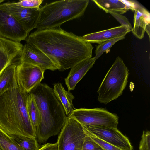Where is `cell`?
Instances as JSON below:
<instances>
[{
	"label": "cell",
	"mask_w": 150,
	"mask_h": 150,
	"mask_svg": "<svg viewBox=\"0 0 150 150\" xmlns=\"http://www.w3.org/2000/svg\"><path fill=\"white\" fill-rule=\"evenodd\" d=\"M139 150H150V132L143 131L139 145Z\"/></svg>",
	"instance_id": "cell-27"
},
{
	"label": "cell",
	"mask_w": 150,
	"mask_h": 150,
	"mask_svg": "<svg viewBox=\"0 0 150 150\" xmlns=\"http://www.w3.org/2000/svg\"><path fill=\"white\" fill-rule=\"evenodd\" d=\"M86 135L83 126L72 117L67 116L56 142L57 150H81Z\"/></svg>",
	"instance_id": "cell-7"
},
{
	"label": "cell",
	"mask_w": 150,
	"mask_h": 150,
	"mask_svg": "<svg viewBox=\"0 0 150 150\" xmlns=\"http://www.w3.org/2000/svg\"><path fill=\"white\" fill-rule=\"evenodd\" d=\"M29 33L6 9L0 4V36L21 42L25 40Z\"/></svg>",
	"instance_id": "cell-9"
},
{
	"label": "cell",
	"mask_w": 150,
	"mask_h": 150,
	"mask_svg": "<svg viewBox=\"0 0 150 150\" xmlns=\"http://www.w3.org/2000/svg\"><path fill=\"white\" fill-rule=\"evenodd\" d=\"M81 150H103L98 144L86 134Z\"/></svg>",
	"instance_id": "cell-25"
},
{
	"label": "cell",
	"mask_w": 150,
	"mask_h": 150,
	"mask_svg": "<svg viewBox=\"0 0 150 150\" xmlns=\"http://www.w3.org/2000/svg\"><path fill=\"white\" fill-rule=\"evenodd\" d=\"M20 62L36 65L45 72L47 70L54 71L57 69L54 64L45 53L38 49L26 43L23 45Z\"/></svg>",
	"instance_id": "cell-12"
},
{
	"label": "cell",
	"mask_w": 150,
	"mask_h": 150,
	"mask_svg": "<svg viewBox=\"0 0 150 150\" xmlns=\"http://www.w3.org/2000/svg\"><path fill=\"white\" fill-rule=\"evenodd\" d=\"M96 60L94 57L83 60L77 64L71 69L65 81L68 91L74 90L77 83L91 68Z\"/></svg>",
	"instance_id": "cell-15"
},
{
	"label": "cell",
	"mask_w": 150,
	"mask_h": 150,
	"mask_svg": "<svg viewBox=\"0 0 150 150\" xmlns=\"http://www.w3.org/2000/svg\"><path fill=\"white\" fill-rule=\"evenodd\" d=\"M27 108L30 119L35 131L40 120V112L35 98L30 93L28 96Z\"/></svg>",
	"instance_id": "cell-19"
},
{
	"label": "cell",
	"mask_w": 150,
	"mask_h": 150,
	"mask_svg": "<svg viewBox=\"0 0 150 150\" xmlns=\"http://www.w3.org/2000/svg\"><path fill=\"white\" fill-rule=\"evenodd\" d=\"M0 148L2 150H24L14 141L11 137L0 128Z\"/></svg>",
	"instance_id": "cell-21"
},
{
	"label": "cell",
	"mask_w": 150,
	"mask_h": 150,
	"mask_svg": "<svg viewBox=\"0 0 150 150\" xmlns=\"http://www.w3.org/2000/svg\"><path fill=\"white\" fill-rule=\"evenodd\" d=\"M13 64L12 59L5 52L0 51V75L7 67Z\"/></svg>",
	"instance_id": "cell-26"
},
{
	"label": "cell",
	"mask_w": 150,
	"mask_h": 150,
	"mask_svg": "<svg viewBox=\"0 0 150 150\" xmlns=\"http://www.w3.org/2000/svg\"><path fill=\"white\" fill-rule=\"evenodd\" d=\"M38 150H57V143H47L41 145Z\"/></svg>",
	"instance_id": "cell-29"
},
{
	"label": "cell",
	"mask_w": 150,
	"mask_h": 150,
	"mask_svg": "<svg viewBox=\"0 0 150 150\" xmlns=\"http://www.w3.org/2000/svg\"><path fill=\"white\" fill-rule=\"evenodd\" d=\"M111 15L121 24V25L127 27L131 31L132 30V26L128 20L124 16L112 11H109L108 12Z\"/></svg>",
	"instance_id": "cell-28"
},
{
	"label": "cell",
	"mask_w": 150,
	"mask_h": 150,
	"mask_svg": "<svg viewBox=\"0 0 150 150\" xmlns=\"http://www.w3.org/2000/svg\"><path fill=\"white\" fill-rule=\"evenodd\" d=\"M88 0H63L47 4L40 8L37 30L60 26L64 23L78 18L84 14Z\"/></svg>",
	"instance_id": "cell-4"
},
{
	"label": "cell",
	"mask_w": 150,
	"mask_h": 150,
	"mask_svg": "<svg viewBox=\"0 0 150 150\" xmlns=\"http://www.w3.org/2000/svg\"><path fill=\"white\" fill-rule=\"evenodd\" d=\"M0 150H2L0 148Z\"/></svg>",
	"instance_id": "cell-32"
},
{
	"label": "cell",
	"mask_w": 150,
	"mask_h": 150,
	"mask_svg": "<svg viewBox=\"0 0 150 150\" xmlns=\"http://www.w3.org/2000/svg\"><path fill=\"white\" fill-rule=\"evenodd\" d=\"M150 24L148 25L146 27L145 31L146 32L148 35L149 38H150Z\"/></svg>",
	"instance_id": "cell-30"
},
{
	"label": "cell",
	"mask_w": 150,
	"mask_h": 150,
	"mask_svg": "<svg viewBox=\"0 0 150 150\" xmlns=\"http://www.w3.org/2000/svg\"><path fill=\"white\" fill-rule=\"evenodd\" d=\"M7 11L29 33L36 28L40 8H29L17 5L15 2L3 3Z\"/></svg>",
	"instance_id": "cell-11"
},
{
	"label": "cell",
	"mask_w": 150,
	"mask_h": 150,
	"mask_svg": "<svg viewBox=\"0 0 150 150\" xmlns=\"http://www.w3.org/2000/svg\"><path fill=\"white\" fill-rule=\"evenodd\" d=\"M130 32L126 27L121 25L86 34L81 36V38L83 40L91 44H100L110 39L126 35Z\"/></svg>",
	"instance_id": "cell-14"
},
{
	"label": "cell",
	"mask_w": 150,
	"mask_h": 150,
	"mask_svg": "<svg viewBox=\"0 0 150 150\" xmlns=\"http://www.w3.org/2000/svg\"><path fill=\"white\" fill-rule=\"evenodd\" d=\"M4 1H5L4 0H0V4Z\"/></svg>",
	"instance_id": "cell-31"
},
{
	"label": "cell",
	"mask_w": 150,
	"mask_h": 150,
	"mask_svg": "<svg viewBox=\"0 0 150 150\" xmlns=\"http://www.w3.org/2000/svg\"><path fill=\"white\" fill-rule=\"evenodd\" d=\"M28 94L18 87L0 96V128L8 135L36 139L27 110Z\"/></svg>",
	"instance_id": "cell-2"
},
{
	"label": "cell",
	"mask_w": 150,
	"mask_h": 150,
	"mask_svg": "<svg viewBox=\"0 0 150 150\" xmlns=\"http://www.w3.org/2000/svg\"><path fill=\"white\" fill-rule=\"evenodd\" d=\"M129 71L122 59L117 57L97 91L100 103L107 104L122 94L127 83Z\"/></svg>",
	"instance_id": "cell-5"
},
{
	"label": "cell",
	"mask_w": 150,
	"mask_h": 150,
	"mask_svg": "<svg viewBox=\"0 0 150 150\" xmlns=\"http://www.w3.org/2000/svg\"><path fill=\"white\" fill-rule=\"evenodd\" d=\"M45 71L36 65L20 62L17 66L16 77L19 88L29 93L41 83Z\"/></svg>",
	"instance_id": "cell-8"
},
{
	"label": "cell",
	"mask_w": 150,
	"mask_h": 150,
	"mask_svg": "<svg viewBox=\"0 0 150 150\" xmlns=\"http://www.w3.org/2000/svg\"><path fill=\"white\" fill-rule=\"evenodd\" d=\"M9 135L24 150H38L40 147L35 138L14 134Z\"/></svg>",
	"instance_id": "cell-20"
},
{
	"label": "cell",
	"mask_w": 150,
	"mask_h": 150,
	"mask_svg": "<svg viewBox=\"0 0 150 150\" xmlns=\"http://www.w3.org/2000/svg\"><path fill=\"white\" fill-rule=\"evenodd\" d=\"M25 40L47 55L60 71L92 57L93 47L91 43L60 26L37 30Z\"/></svg>",
	"instance_id": "cell-1"
},
{
	"label": "cell",
	"mask_w": 150,
	"mask_h": 150,
	"mask_svg": "<svg viewBox=\"0 0 150 150\" xmlns=\"http://www.w3.org/2000/svg\"><path fill=\"white\" fill-rule=\"evenodd\" d=\"M43 1V0H23L15 3L18 6L24 8L38 9Z\"/></svg>",
	"instance_id": "cell-24"
},
{
	"label": "cell",
	"mask_w": 150,
	"mask_h": 150,
	"mask_svg": "<svg viewBox=\"0 0 150 150\" xmlns=\"http://www.w3.org/2000/svg\"><path fill=\"white\" fill-rule=\"evenodd\" d=\"M70 116L83 126L117 128L118 124L119 117L117 115L102 108L75 109Z\"/></svg>",
	"instance_id": "cell-6"
},
{
	"label": "cell",
	"mask_w": 150,
	"mask_h": 150,
	"mask_svg": "<svg viewBox=\"0 0 150 150\" xmlns=\"http://www.w3.org/2000/svg\"><path fill=\"white\" fill-rule=\"evenodd\" d=\"M82 126L100 139L122 150H133L128 138L122 134L117 128Z\"/></svg>",
	"instance_id": "cell-10"
},
{
	"label": "cell",
	"mask_w": 150,
	"mask_h": 150,
	"mask_svg": "<svg viewBox=\"0 0 150 150\" xmlns=\"http://www.w3.org/2000/svg\"><path fill=\"white\" fill-rule=\"evenodd\" d=\"M55 96L61 103L67 116H70L74 109L72 101L74 96L69 91H66L59 83L55 84L53 88Z\"/></svg>",
	"instance_id": "cell-17"
},
{
	"label": "cell",
	"mask_w": 150,
	"mask_h": 150,
	"mask_svg": "<svg viewBox=\"0 0 150 150\" xmlns=\"http://www.w3.org/2000/svg\"><path fill=\"white\" fill-rule=\"evenodd\" d=\"M85 134L98 144L103 150H122L98 138L83 127Z\"/></svg>",
	"instance_id": "cell-23"
},
{
	"label": "cell",
	"mask_w": 150,
	"mask_h": 150,
	"mask_svg": "<svg viewBox=\"0 0 150 150\" xmlns=\"http://www.w3.org/2000/svg\"><path fill=\"white\" fill-rule=\"evenodd\" d=\"M129 6L134 13V26L132 31L137 38L142 39L146 26L150 24V14L144 8L133 1H130Z\"/></svg>",
	"instance_id": "cell-13"
},
{
	"label": "cell",
	"mask_w": 150,
	"mask_h": 150,
	"mask_svg": "<svg viewBox=\"0 0 150 150\" xmlns=\"http://www.w3.org/2000/svg\"><path fill=\"white\" fill-rule=\"evenodd\" d=\"M92 1L106 13L112 11L122 15L129 10L128 7L121 0H93Z\"/></svg>",
	"instance_id": "cell-18"
},
{
	"label": "cell",
	"mask_w": 150,
	"mask_h": 150,
	"mask_svg": "<svg viewBox=\"0 0 150 150\" xmlns=\"http://www.w3.org/2000/svg\"><path fill=\"white\" fill-rule=\"evenodd\" d=\"M35 98L40 110L41 119L35 128L36 139L43 144L49 138L59 134L67 116L53 88L40 83L30 93Z\"/></svg>",
	"instance_id": "cell-3"
},
{
	"label": "cell",
	"mask_w": 150,
	"mask_h": 150,
	"mask_svg": "<svg viewBox=\"0 0 150 150\" xmlns=\"http://www.w3.org/2000/svg\"><path fill=\"white\" fill-rule=\"evenodd\" d=\"M19 63L10 65L0 75V96L7 91L18 87L16 70L17 65Z\"/></svg>",
	"instance_id": "cell-16"
},
{
	"label": "cell",
	"mask_w": 150,
	"mask_h": 150,
	"mask_svg": "<svg viewBox=\"0 0 150 150\" xmlns=\"http://www.w3.org/2000/svg\"><path fill=\"white\" fill-rule=\"evenodd\" d=\"M126 35L117 37L103 42L96 47L95 51V56L94 57L96 61L105 51L110 49L111 47L118 41L125 38Z\"/></svg>",
	"instance_id": "cell-22"
}]
</instances>
